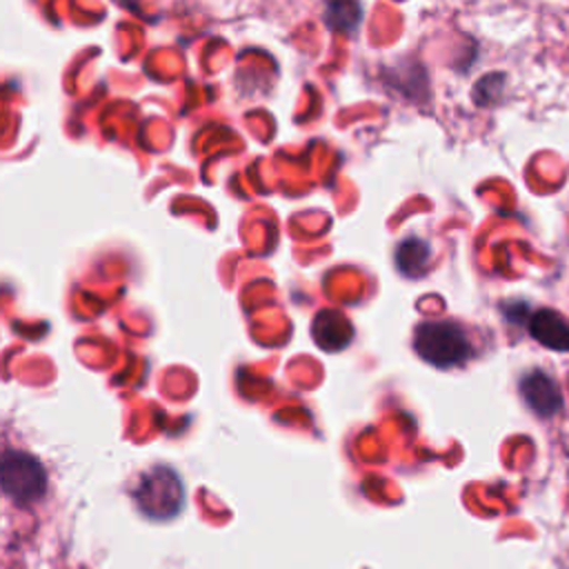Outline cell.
Returning a JSON list of instances; mask_svg holds the SVG:
<instances>
[{
    "label": "cell",
    "instance_id": "3",
    "mask_svg": "<svg viewBox=\"0 0 569 569\" xmlns=\"http://www.w3.org/2000/svg\"><path fill=\"white\" fill-rule=\"evenodd\" d=\"M0 480L2 491L18 505H31L47 491V473L40 460L24 451H4Z\"/></svg>",
    "mask_w": 569,
    "mask_h": 569
},
{
    "label": "cell",
    "instance_id": "7",
    "mask_svg": "<svg viewBox=\"0 0 569 569\" xmlns=\"http://www.w3.org/2000/svg\"><path fill=\"white\" fill-rule=\"evenodd\" d=\"M393 262L398 267V271L402 276L409 278H420L431 262V247L427 240L418 238V236H409L405 238L393 253Z\"/></svg>",
    "mask_w": 569,
    "mask_h": 569
},
{
    "label": "cell",
    "instance_id": "9",
    "mask_svg": "<svg viewBox=\"0 0 569 569\" xmlns=\"http://www.w3.org/2000/svg\"><path fill=\"white\" fill-rule=\"evenodd\" d=\"M567 382H569V380H567Z\"/></svg>",
    "mask_w": 569,
    "mask_h": 569
},
{
    "label": "cell",
    "instance_id": "8",
    "mask_svg": "<svg viewBox=\"0 0 569 569\" xmlns=\"http://www.w3.org/2000/svg\"><path fill=\"white\" fill-rule=\"evenodd\" d=\"M360 4H353V2H336V4H329L327 7V13H325V20L331 29L336 31H353L358 24H360Z\"/></svg>",
    "mask_w": 569,
    "mask_h": 569
},
{
    "label": "cell",
    "instance_id": "1",
    "mask_svg": "<svg viewBox=\"0 0 569 569\" xmlns=\"http://www.w3.org/2000/svg\"><path fill=\"white\" fill-rule=\"evenodd\" d=\"M413 349L425 362L438 369L460 367L476 351L462 325L453 320L420 322L413 331Z\"/></svg>",
    "mask_w": 569,
    "mask_h": 569
},
{
    "label": "cell",
    "instance_id": "6",
    "mask_svg": "<svg viewBox=\"0 0 569 569\" xmlns=\"http://www.w3.org/2000/svg\"><path fill=\"white\" fill-rule=\"evenodd\" d=\"M311 333H313V340L318 347H322L325 351H338L351 342L353 327L342 313L327 309L316 316Z\"/></svg>",
    "mask_w": 569,
    "mask_h": 569
},
{
    "label": "cell",
    "instance_id": "4",
    "mask_svg": "<svg viewBox=\"0 0 569 569\" xmlns=\"http://www.w3.org/2000/svg\"><path fill=\"white\" fill-rule=\"evenodd\" d=\"M518 391L522 402L538 416V418H551L562 409V393L558 382L540 369H533L525 373L518 382Z\"/></svg>",
    "mask_w": 569,
    "mask_h": 569
},
{
    "label": "cell",
    "instance_id": "5",
    "mask_svg": "<svg viewBox=\"0 0 569 569\" xmlns=\"http://www.w3.org/2000/svg\"><path fill=\"white\" fill-rule=\"evenodd\" d=\"M527 329L538 345L551 351H569V318L565 313L549 307L536 309Z\"/></svg>",
    "mask_w": 569,
    "mask_h": 569
},
{
    "label": "cell",
    "instance_id": "2",
    "mask_svg": "<svg viewBox=\"0 0 569 569\" xmlns=\"http://www.w3.org/2000/svg\"><path fill=\"white\" fill-rule=\"evenodd\" d=\"M133 498L144 516L153 520H169L180 511L184 502V489L171 467H153L142 473Z\"/></svg>",
    "mask_w": 569,
    "mask_h": 569
}]
</instances>
